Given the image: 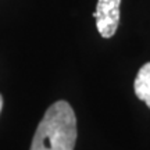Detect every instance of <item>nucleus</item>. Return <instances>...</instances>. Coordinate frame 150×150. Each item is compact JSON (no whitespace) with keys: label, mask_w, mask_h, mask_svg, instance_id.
Listing matches in <instances>:
<instances>
[{"label":"nucleus","mask_w":150,"mask_h":150,"mask_svg":"<svg viewBox=\"0 0 150 150\" xmlns=\"http://www.w3.org/2000/svg\"><path fill=\"white\" fill-rule=\"evenodd\" d=\"M120 4L121 0H97L96 28L103 38L114 36L120 24Z\"/></svg>","instance_id":"nucleus-2"},{"label":"nucleus","mask_w":150,"mask_h":150,"mask_svg":"<svg viewBox=\"0 0 150 150\" xmlns=\"http://www.w3.org/2000/svg\"><path fill=\"white\" fill-rule=\"evenodd\" d=\"M134 91L136 97L145 102L150 108V61L140 67L134 82Z\"/></svg>","instance_id":"nucleus-3"},{"label":"nucleus","mask_w":150,"mask_h":150,"mask_svg":"<svg viewBox=\"0 0 150 150\" xmlns=\"http://www.w3.org/2000/svg\"><path fill=\"white\" fill-rule=\"evenodd\" d=\"M76 117L65 100L53 103L38 125L29 150H74L76 143Z\"/></svg>","instance_id":"nucleus-1"},{"label":"nucleus","mask_w":150,"mask_h":150,"mask_svg":"<svg viewBox=\"0 0 150 150\" xmlns=\"http://www.w3.org/2000/svg\"><path fill=\"white\" fill-rule=\"evenodd\" d=\"M1 108H3V96L0 95V112H1Z\"/></svg>","instance_id":"nucleus-4"}]
</instances>
